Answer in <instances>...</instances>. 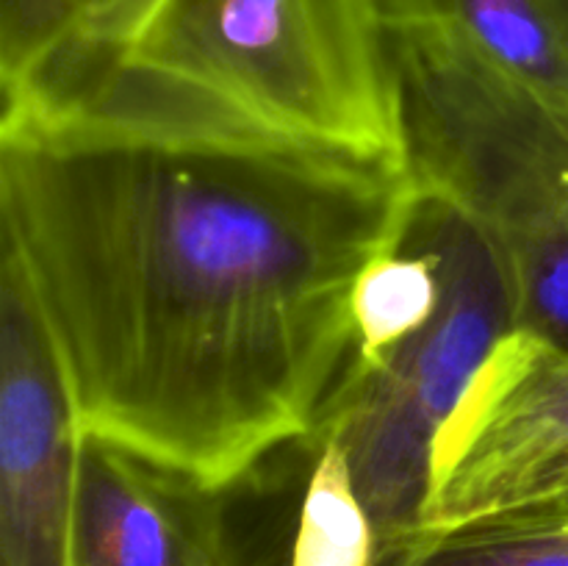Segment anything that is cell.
Listing matches in <instances>:
<instances>
[{
	"mask_svg": "<svg viewBox=\"0 0 568 566\" xmlns=\"http://www.w3.org/2000/svg\"><path fill=\"white\" fill-rule=\"evenodd\" d=\"M120 0H0V83H20L72 28Z\"/></svg>",
	"mask_w": 568,
	"mask_h": 566,
	"instance_id": "cell-12",
	"label": "cell"
},
{
	"mask_svg": "<svg viewBox=\"0 0 568 566\" xmlns=\"http://www.w3.org/2000/svg\"><path fill=\"white\" fill-rule=\"evenodd\" d=\"M469 525L568 527V350L514 331L438 433L425 533Z\"/></svg>",
	"mask_w": 568,
	"mask_h": 566,
	"instance_id": "cell-5",
	"label": "cell"
},
{
	"mask_svg": "<svg viewBox=\"0 0 568 566\" xmlns=\"http://www.w3.org/2000/svg\"><path fill=\"white\" fill-rule=\"evenodd\" d=\"M416 203L386 161L0 120L3 261L78 433L211 494L314 436L353 358L355 286Z\"/></svg>",
	"mask_w": 568,
	"mask_h": 566,
	"instance_id": "cell-1",
	"label": "cell"
},
{
	"mask_svg": "<svg viewBox=\"0 0 568 566\" xmlns=\"http://www.w3.org/2000/svg\"><path fill=\"white\" fill-rule=\"evenodd\" d=\"M316 461L300 505L292 566H377V536L344 449L314 438Z\"/></svg>",
	"mask_w": 568,
	"mask_h": 566,
	"instance_id": "cell-9",
	"label": "cell"
},
{
	"mask_svg": "<svg viewBox=\"0 0 568 566\" xmlns=\"http://www.w3.org/2000/svg\"><path fill=\"white\" fill-rule=\"evenodd\" d=\"M3 117L405 166L377 0H120L3 89Z\"/></svg>",
	"mask_w": 568,
	"mask_h": 566,
	"instance_id": "cell-2",
	"label": "cell"
},
{
	"mask_svg": "<svg viewBox=\"0 0 568 566\" xmlns=\"http://www.w3.org/2000/svg\"><path fill=\"white\" fill-rule=\"evenodd\" d=\"M377 566H568V527L469 525L422 533Z\"/></svg>",
	"mask_w": 568,
	"mask_h": 566,
	"instance_id": "cell-11",
	"label": "cell"
},
{
	"mask_svg": "<svg viewBox=\"0 0 568 566\" xmlns=\"http://www.w3.org/2000/svg\"><path fill=\"white\" fill-rule=\"evenodd\" d=\"M220 497L114 444L81 436L70 566H231Z\"/></svg>",
	"mask_w": 568,
	"mask_h": 566,
	"instance_id": "cell-7",
	"label": "cell"
},
{
	"mask_svg": "<svg viewBox=\"0 0 568 566\" xmlns=\"http://www.w3.org/2000/svg\"><path fill=\"white\" fill-rule=\"evenodd\" d=\"M78 422L14 266L0 272V566H70Z\"/></svg>",
	"mask_w": 568,
	"mask_h": 566,
	"instance_id": "cell-6",
	"label": "cell"
},
{
	"mask_svg": "<svg viewBox=\"0 0 568 566\" xmlns=\"http://www.w3.org/2000/svg\"><path fill=\"white\" fill-rule=\"evenodd\" d=\"M438 305V275L419 250L383 255L361 275L353 294L355 350L349 366H375L388 350L430 322Z\"/></svg>",
	"mask_w": 568,
	"mask_h": 566,
	"instance_id": "cell-10",
	"label": "cell"
},
{
	"mask_svg": "<svg viewBox=\"0 0 568 566\" xmlns=\"http://www.w3.org/2000/svg\"><path fill=\"white\" fill-rule=\"evenodd\" d=\"M383 22L455 33L510 75L568 105V0H377Z\"/></svg>",
	"mask_w": 568,
	"mask_h": 566,
	"instance_id": "cell-8",
	"label": "cell"
},
{
	"mask_svg": "<svg viewBox=\"0 0 568 566\" xmlns=\"http://www.w3.org/2000/svg\"><path fill=\"white\" fill-rule=\"evenodd\" d=\"M403 247L436 266V314L375 366H347L311 436L344 449L375 527L377 564L425 533L438 433L499 342L516 331L508 270L458 211L419 198Z\"/></svg>",
	"mask_w": 568,
	"mask_h": 566,
	"instance_id": "cell-3",
	"label": "cell"
},
{
	"mask_svg": "<svg viewBox=\"0 0 568 566\" xmlns=\"http://www.w3.org/2000/svg\"><path fill=\"white\" fill-rule=\"evenodd\" d=\"M405 170L469 220L510 283L568 244V105L455 33L386 22Z\"/></svg>",
	"mask_w": 568,
	"mask_h": 566,
	"instance_id": "cell-4",
	"label": "cell"
}]
</instances>
